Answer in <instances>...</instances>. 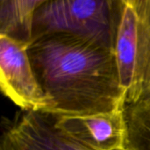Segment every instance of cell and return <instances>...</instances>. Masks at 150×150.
<instances>
[{
    "label": "cell",
    "mask_w": 150,
    "mask_h": 150,
    "mask_svg": "<svg viewBox=\"0 0 150 150\" xmlns=\"http://www.w3.org/2000/svg\"><path fill=\"white\" fill-rule=\"evenodd\" d=\"M28 53L50 103L46 112L78 116L125 109L112 48L88 38L52 34L33 41Z\"/></svg>",
    "instance_id": "cell-1"
},
{
    "label": "cell",
    "mask_w": 150,
    "mask_h": 150,
    "mask_svg": "<svg viewBox=\"0 0 150 150\" xmlns=\"http://www.w3.org/2000/svg\"><path fill=\"white\" fill-rule=\"evenodd\" d=\"M113 51L126 105L150 100V0H118Z\"/></svg>",
    "instance_id": "cell-2"
},
{
    "label": "cell",
    "mask_w": 150,
    "mask_h": 150,
    "mask_svg": "<svg viewBox=\"0 0 150 150\" xmlns=\"http://www.w3.org/2000/svg\"><path fill=\"white\" fill-rule=\"evenodd\" d=\"M117 16L118 0H44L35 12L33 42L47 35L69 34L113 49Z\"/></svg>",
    "instance_id": "cell-3"
},
{
    "label": "cell",
    "mask_w": 150,
    "mask_h": 150,
    "mask_svg": "<svg viewBox=\"0 0 150 150\" xmlns=\"http://www.w3.org/2000/svg\"><path fill=\"white\" fill-rule=\"evenodd\" d=\"M28 47L0 35V88L24 112H46L50 103L36 77Z\"/></svg>",
    "instance_id": "cell-4"
},
{
    "label": "cell",
    "mask_w": 150,
    "mask_h": 150,
    "mask_svg": "<svg viewBox=\"0 0 150 150\" xmlns=\"http://www.w3.org/2000/svg\"><path fill=\"white\" fill-rule=\"evenodd\" d=\"M60 131L84 150H124V110L78 116H55Z\"/></svg>",
    "instance_id": "cell-5"
},
{
    "label": "cell",
    "mask_w": 150,
    "mask_h": 150,
    "mask_svg": "<svg viewBox=\"0 0 150 150\" xmlns=\"http://www.w3.org/2000/svg\"><path fill=\"white\" fill-rule=\"evenodd\" d=\"M56 117L44 112H25L3 130L0 150H84L57 127Z\"/></svg>",
    "instance_id": "cell-6"
},
{
    "label": "cell",
    "mask_w": 150,
    "mask_h": 150,
    "mask_svg": "<svg viewBox=\"0 0 150 150\" xmlns=\"http://www.w3.org/2000/svg\"><path fill=\"white\" fill-rule=\"evenodd\" d=\"M44 0H1L0 35L28 47L33 42L37 9Z\"/></svg>",
    "instance_id": "cell-7"
},
{
    "label": "cell",
    "mask_w": 150,
    "mask_h": 150,
    "mask_svg": "<svg viewBox=\"0 0 150 150\" xmlns=\"http://www.w3.org/2000/svg\"><path fill=\"white\" fill-rule=\"evenodd\" d=\"M124 150H150V100L126 105Z\"/></svg>",
    "instance_id": "cell-8"
}]
</instances>
